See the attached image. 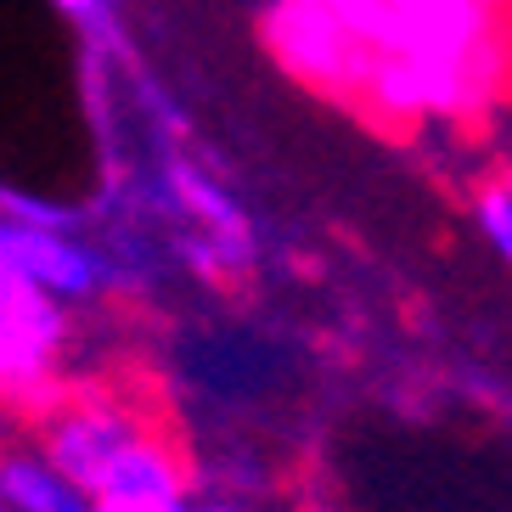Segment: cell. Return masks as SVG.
Returning a JSON list of instances; mask_svg holds the SVG:
<instances>
[{"instance_id":"1","label":"cell","mask_w":512,"mask_h":512,"mask_svg":"<svg viewBox=\"0 0 512 512\" xmlns=\"http://www.w3.org/2000/svg\"><path fill=\"white\" fill-rule=\"evenodd\" d=\"M512 91L507 0H400L366 62L355 113L377 130L479 124Z\"/></svg>"},{"instance_id":"2","label":"cell","mask_w":512,"mask_h":512,"mask_svg":"<svg viewBox=\"0 0 512 512\" xmlns=\"http://www.w3.org/2000/svg\"><path fill=\"white\" fill-rule=\"evenodd\" d=\"M62 355L68 310L0 265V406L40 417L62 394Z\"/></svg>"},{"instance_id":"3","label":"cell","mask_w":512,"mask_h":512,"mask_svg":"<svg viewBox=\"0 0 512 512\" xmlns=\"http://www.w3.org/2000/svg\"><path fill=\"white\" fill-rule=\"evenodd\" d=\"M0 265H12L23 282L57 299L62 310L91 304L113 276L91 242L68 231V220H23L12 209H0Z\"/></svg>"},{"instance_id":"4","label":"cell","mask_w":512,"mask_h":512,"mask_svg":"<svg viewBox=\"0 0 512 512\" xmlns=\"http://www.w3.org/2000/svg\"><path fill=\"white\" fill-rule=\"evenodd\" d=\"M164 186H169L175 214L192 220L197 237H209V254L220 259V265H242V259H248V220H242V209L231 203L226 186L209 181V175L197 164H186V158H169Z\"/></svg>"},{"instance_id":"5","label":"cell","mask_w":512,"mask_h":512,"mask_svg":"<svg viewBox=\"0 0 512 512\" xmlns=\"http://www.w3.org/2000/svg\"><path fill=\"white\" fill-rule=\"evenodd\" d=\"M0 501H6V512H91V501L79 496L34 445L0 451Z\"/></svg>"},{"instance_id":"6","label":"cell","mask_w":512,"mask_h":512,"mask_svg":"<svg viewBox=\"0 0 512 512\" xmlns=\"http://www.w3.org/2000/svg\"><path fill=\"white\" fill-rule=\"evenodd\" d=\"M473 214H479L484 242H490V248L512 265V169H507V175H496V181L473 197Z\"/></svg>"},{"instance_id":"7","label":"cell","mask_w":512,"mask_h":512,"mask_svg":"<svg viewBox=\"0 0 512 512\" xmlns=\"http://www.w3.org/2000/svg\"><path fill=\"white\" fill-rule=\"evenodd\" d=\"M62 12L74 17L79 29H96V34H107L113 29V6H119V0H57Z\"/></svg>"},{"instance_id":"8","label":"cell","mask_w":512,"mask_h":512,"mask_svg":"<svg viewBox=\"0 0 512 512\" xmlns=\"http://www.w3.org/2000/svg\"><path fill=\"white\" fill-rule=\"evenodd\" d=\"M0 512H6V501H0Z\"/></svg>"}]
</instances>
